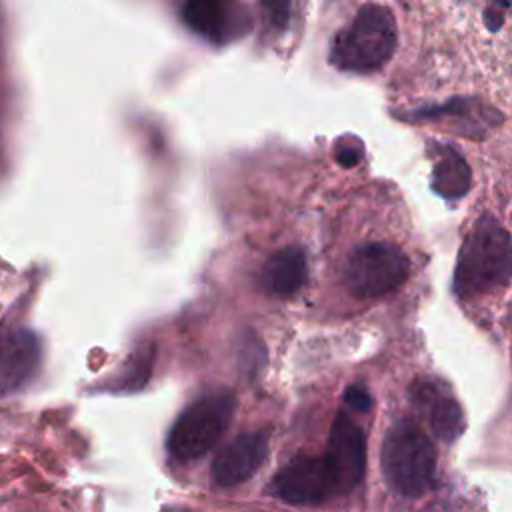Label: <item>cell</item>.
Returning a JSON list of instances; mask_svg holds the SVG:
<instances>
[{"label":"cell","mask_w":512,"mask_h":512,"mask_svg":"<svg viewBox=\"0 0 512 512\" xmlns=\"http://www.w3.org/2000/svg\"><path fill=\"white\" fill-rule=\"evenodd\" d=\"M182 16L186 24L210 42H224L230 30V14L224 0H186Z\"/></svg>","instance_id":"12"},{"label":"cell","mask_w":512,"mask_h":512,"mask_svg":"<svg viewBox=\"0 0 512 512\" xmlns=\"http://www.w3.org/2000/svg\"><path fill=\"white\" fill-rule=\"evenodd\" d=\"M510 280V234L494 220H482L462 246L454 290L474 296Z\"/></svg>","instance_id":"3"},{"label":"cell","mask_w":512,"mask_h":512,"mask_svg":"<svg viewBox=\"0 0 512 512\" xmlns=\"http://www.w3.org/2000/svg\"><path fill=\"white\" fill-rule=\"evenodd\" d=\"M438 454L426 432L410 420H398L382 442V472L404 496H420L434 484Z\"/></svg>","instance_id":"2"},{"label":"cell","mask_w":512,"mask_h":512,"mask_svg":"<svg viewBox=\"0 0 512 512\" xmlns=\"http://www.w3.org/2000/svg\"><path fill=\"white\" fill-rule=\"evenodd\" d=\"M344 402H346L352 410H356V412H368L370 406H372V398H370L368 390L362 388V386H350V388H346V392H344Z\"/></svg>","instance_id":"15"},{"label":"cell","mask_w":512,"mask_h":512,"mask_svg":"<svg viewBox=\"0 0 512 512\" xmlns=\"http://www.w3.org/2000/svg\"><path fill=\"white\" fill-rule=\"evenodd\" d=\"M260 4L274 28H286L290 20V0H260Z\"/></svg>","instance_id":"14"},{"label":"cell","mask_w":512,"mask_h":512,"mask_svg":"<svg viewBox=\"0 0 512 512\" xmlns=\"http://www.w3.org/2000/svg\"><path fill=\"white\" fill-rule=\"evenodd\" d=\"M412 404L426 418L434 436L442 442H454L464 432L462 408L444 384L434 380L414 382Z\"/></svg>","instance_id":"8"},{"label":"cell","mask_w":512,"mask_h":512,"mask_svg":"<svg viewBox=\"0 0 512 512\" xmlns=\"http://www.w3.org/2000/svg\"><path fill=\"white\" fill-rule=\"evenodd\" d=\"M472 182L468 162L454 150L444 148L432 168V188L448 200L462 198Z\"/></svg>","instance_id":"13"},{"label":"cell","mask_w":512,"mask_h":512,"mask_svg":"<svg viewBox=\"0 0 512 512\" xmlns=\"http://www.w3.org/2000/svg\"><path fill=\"white\" fill-rule=\"evenodd\" d=\"M306 278H308L306 254L296 246H288L274 252L266 260L260 274V282L266 288V292L278 298L294 296L306 284Z\"/></svg>","instance_id":"11"},{"label":"cell","mask_w":512,"mask_h":512,"mask_svg":"<svg viewBox=\"0 0 512 512\" xmlns=\"http://www.w3.org/2000/svg\"><path fill=\"white\" fill-rule=\"evenodd\" d=\"M396 44L398 28L392 12L370 4L360 8L350 26L336 36L330 60L340 70L368 74L392 58Z\"/></svg>","instance_id":"1"},{"label":"cell","mask_w":512,"mask_h":512,"mask_svg":"<svg viewBox=\"0 0 512 512\" xmlns=\"http://www.w3.org/2000/svg\"><path fill=\"white\" fill-rule=\"evenodd\" d=\"M272 490L290 504H318L336 496L322 456H296L274 476Z\"/></svg>","instance_id":"7"},{"label":"cell","mask_w":512,"mask_h":512,"mask_svg":"<svg viewBox=\"0 0 512 512\" xmlns=\"http://www.w3.org/2000/svg\"><path fill=\"white\" fill-rule=\"evenodd\" d=\"M234 394L212 390L192 402L172 424L166 446L176 460H196L212 450L234 414Z\"/></svg>","instance_id":"4"},{"label":"cell","mask_w":512,"mask_h":512,"mask_svg":"<svg viewBox=\"0 0 512 512\" xmlns=\"http://www.w3.org/2000/svg\"><path fill=\"white\" fill-rule=\"evenodd\" d=\"M410 274L408 256L390 242H368L352 250L344 282L358 298H378L400 288Z\"/></svg>","instance_id":"5"},{"label":"cell","mask_w":512,"mask_h":512,"mask_svg":"<svg viewBox=\"0 0 512 512\" xmlns=\"http://www.w3.org/2000/svg\"><path fill=\"white\" fill-rule=\"evenodd\" d=\"M40 344L28 330L0 334V396L18 390L38 368Z\"/></svg>","instance_id":"10"},{"label":"cell","mask_w":512,"mask_h":512,"mask_svg":"<svg viewBox=\"0 0 512 512\" xmlns=\"http://www.w3.org/2000/svg\"><path fill=\"white\" fill-rule=\"evenodd\" d=\"M360 156H362V154H360V148H354L352 142L340 144V146L336 148V160H338L342 166H346V168L356 166L358 160H360Z\"/></svg>","instance_id":"16"},{"label":"cell","mask_w":512,"mask_h":512,"mask_svg":"<svg viewBox=\"0 0 512 512\" xmlns=\"http://www.w3.org/2000/svg\"><path fill=\"white\" fill-rule=\"evenodd\" d=\"M268 454L266 432H246L228 442L212 462V478L218 486H236L248 480Z\"/></svg>","instance_id":"9"},{"label":"cell","mask_w":512,"mask_h":512,"mask_svg":"<svg viewBox=\"0 0 512 512\" xmlns=\"http://www.w3.org/2000/svg\"><path fill=\"white\" fill-rule=\"evenodd\" d=\"M332 478L336 494L354 490L366 470V440L362 430L346 414H338L330 426L326 452L320 454Z\"/></svg>","instance_id":"6"}]
</instances>
